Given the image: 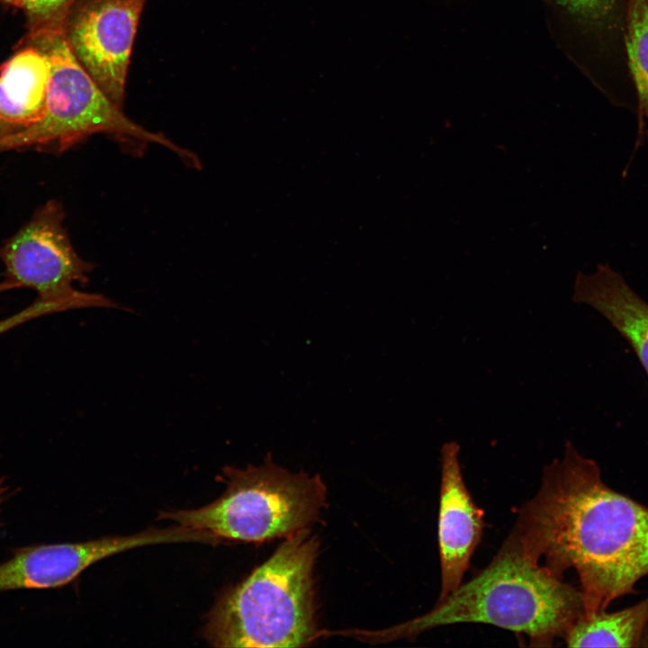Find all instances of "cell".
<instances>
[{
  "label": "cell",
  "mask_w": 648,
  "mask_h": 648,
  "mask_svg": "<svg viewBox=\"0 0 648 648\" xmlns=\"http://www.w3.org/2000/svg\"><path fill=\"white\" fill-rule=\"evenodd\" d=\"M208 540L205 532L176 525L163 529L148 528L130 536L27 547L0 564V590L59 587L73 580L91 564L129 549Z\"/></svg>",
  "instance_id": "cell-9"
},
{
  "label": "cell",
  "mask_w": 648,
  "mask_h": 648,
  "mask_svg": "<svg viewBox=\"0 0 648 648\" xmlns=\"http://www.w3.org/2000/svg\"><path fill=\"white\" fill-rule=\"evenodd\" d=\"M6 492H7V489L4 486H3V484L0 482V505L5 500Z\"/></svg>",
  "instance_id": "cell-19"
},
{
  "label": "cell",
  "mask_w": 648,
  "mask_h": 648,
  "mask_svg": "<svg viewBox=\"0 0 648 648\" xmlns=\"http://www.w3.org/2000/svg\"><path fill=\"white\" fill-rule=\"evenodd\" d=\"M0 2H4L5 4H10L15 5L17 7H21V5H22V0H0Z\"/></svg>",
  "instance_id": "cell-20"
},
{
  "label": "cell",
  "mask_w": 648,
  "mask_h": 648,
  "mask_svg": "<svg viewBox=\"0 0 648 648\" xmlns=\"http://www.w3.org/2000/svg\"><path fill=\"white\" fill-rule=\"evenodd\" d=\"M511 534L554 574L575 570L584 616L634 592L648 574V508L609 488L569 440L562 457L544 467Z\"/></svg>",
  "instance_id": "cell-1"
},
{
  "label": "cell",
  "mask_w": 648,
  "mask_h": 648,
  "mask_svg": "<svg viewBox=\"0 0 648 648\" xmlns=\"http://www.w3.org/2000/svg\"><path fill=\"white\" fill-rule=\"evenodd\" d=\"M146 0H77L64 34L104 94L122 108L130 55Z\"/></svg>",
  "instance_id": "cell-8"
},
{
  "label": "cell",
  "mask_w": 648,
  "mask_h": 648,
  "mask_svg": "<svg viewBox=\"0 0 648 648\" xmlns=\"http://www.w3.org/2000/svg\"><path fill=\"white\" fill-rule=\"evenodd\" d=\"M65 212L57 201L39 208L30 220L0 248L6 279L17 288L34 290L44 301H86L94 307L122 309L103 294L76 290L86 284L94 265L74 249L63 226Z\"/></svg>",
  "instance_id": "cell-6"
},
{
  "label": "cell",
  "mask_w": 648,
  "mask_h": 648,
  "mask_svg": "<svg viewBox=\"0 0 648 648\" xmlns=\"http://www.w3.org/2000/svg\"><path fill=\"white\" fill-rule=\"evenodd\" d=\"M75 301H44L37 298L32 304L0 320V335L32 320L61 311L77 310Z\"/></svg>",
  "instance_id": "cell-16"
},
{
  "label": "cell",
  "mask_w": 648,
  "mask_h": 648,
  "mask_svg": "<svg viewBox=\"0 0 648 648\" xmlns=\"http://www.w3.org/2000/svg\"><path fill=\"white\" fill-rule=\"evenodd\" d=\"M50 63L45 108L33 124L0 138V153L33 148L62 152L92 134L106 133L124 141L156 143L200 166L198 158L165 135L131 121L100 88L71 50L64 31L31 34Z\"/></svg>",
  "instance_id": "cell-5"
},
{
  "label": "cell",
  "mask_w": 648,
  "mask_h": 648,
  "mask_svg": "<svg viewBox=\"0 0 648 648\" xmlns=\"http://www.w3.org/2000/svg\"><path fill=\"white\" fill-rule=\"evenodd\" d=\"M585 615L580 590L550 572L511 533L489 565L428 613L382 631H364L368 642L392 641L444 626L483 623L549 646Z\"/></svg>",
  "instance_id": "cell-2"
},
{
  "label": "cell",
  "mask_w": 648,
  "mask_h": 648,
  "mask_svg": "<svg viewBox=\"0 0 648 648\" xmlns=\"http://www.w3.org/2000/svg\"><path fill=\"white\" fill-rule=\"evenodd\" d=\"M17 288L15 284L11 283L9 280L4 279L0 282V293L9 291L11 289Z\"/></svg>",
  "instance_id": "cell-18"
},
{
  "label": "cell",
  "mask_w": 648,
  "mask_h": 648,
  "mask_svg": "<svg viewBox=\"0 0 648 648\" xmlns=\"http://www.w3.org/2000/svg\"><path fill=\"white\" fill-rule=\"evenodd\" d=\"M562 47L573 64L613 104L635 109L626 50L627 0H547Z\"/></svg>",
  "instance_id": "cell-7"
},
{
  "label": "cell",
  "mask_w": 648,
  "mask_h": 648,
  "mask_svg": "<svg viewBox=\"0 0 648 648\" xmlns=\"http://www.w3.org/2000/svg\"><path fill=\"white\" fill-rule=\"evenodd\" d=\"M221 481L226 490L213 502L162 511L158 519L208 532L220 541L260 544L309 527L326 504L327 488L319 474L292 472L270 454L261 465L224 467Z\"/></svg>",
  "instance_id": "cell-4"
},
{
  "label": "cell",
  "mask_w": 648,
  "mask_h": 648,
  "mask_svg": "<svg viewBox=\"0 0 648 648\" xmlns=\"http://www.w3.org/2000/svg\"><path fill=\"white\" fill-rule=\"evenodd\" d=\"M50 77L47 54L37 47L17 52L0 69V122L17 130L43 114Z\"/></svg>",
  "instance_id": "cell-12"
},
{
  "label": "cell",
  "mask_w": 648,
  "mask_h": 648,
  "mask_svg": "<svg viewBox=\"0 0 648 648\" xmlns=\"http://www.w3.org/2000/svg\"><path fill=\"white\" fill-rule=\"evenodd\" d=\"M543 1H545V2H547V0H543Z\"/></svg>",
  "instance_id": "cell-21"
},
{
  "label": "cell",
  "mask_w": 648,
  "mask_h": 648,
  "mask_svg": "<svg viewBox=\"0 0 648 648\" xmlns=\"http://www.w3.org/2000/svg\"><path fill=\"white\" fill-rule=\"evenodd\" d=\"M563 640L569 647L648 646V597L616 612L583 616Z\"/></svg>",
  "instance_id": "cell-13"
},
{
  "label": "cell",
  "mask_w": 648,
  "mask_h": 648,
  "mask_svg": "<svg viewBox=\"0 0 648 648\" xmlns=\"http://www.w3.org/2000/svg\"><path fill=\"white\" fill-rule=\"evenodd\" d=\"M460 448L456 441H448L440 450L437 535L441 588L437 600L443 599L462 584L484 526V512L474 503L464 480L459 460Z\"/></svg>",
  "instance_id": "cell-10"
},
{
  "label": "cell",
  "mask_w": 648,
  "mask_h": 648,
  "mask_svg": "<svg viewBox=\"0 0 648 648\" xmlns=\"http://www.w3.org/2000/svg\"><path fill=\"white\" fill-rule=\"evenodd\" d=\"M320 542L310 528L285 538L247 578L225 590L202 636L215 647H302L317 628L314 567Z\"/></svg>",
  "instance_id": "cell-3"
},
{
  "label": "cell",
  "mask_w": 648,
  "mask_h": 648,
  "mask_svg": "<svg viewBox=\"0 0 648 648\" xmlns=\"http://www.w3.org/2000/svg\"><path fill=\"white\" fill-rule=\"evenodd\" d=\"M572 301L600 313L629 343L648 375V302L620 273L600 264L591 274H577Z\"/></svg>",
  "instance_id": "cell-11"
},
{
  "label": "cell",
  "mask_w": 648,
  "mask_h": 648,
  "mask_svg": "<svg viewBox=\"0 0 648 648\" xmlns=\"http://www.w3.org/2000/svg\"><path fill=\"white\" fill-rule=\"evenodd\" d=\"M15 131H17L15 128L0 122V138Z\"/></svg>",
  "instance_id": "cell-17"
},
{
  "label": "cell",
  "mask_w": 648,
  "mask_h": 648,
  "mask_svg": "<svg viewBox=\"0 0 648 648\" xmlns=\"http://www.w3.org/2000/svg\"><path fill=\"white\" fill-rule=\"evenodd\" d=\"M626 50L636 95V146L648 140V0H627Z\"/></svg>",
  "instance_id": "cell-14"
},
{
  "label": "cell",
  "mask_w": 648,
  "mask_h": 648,
  "mask_svg": "<svg viewBox=\"0 0 648 648\" xmlns=\"http://www.w3.org/2000/svg\"><path fill=\"white\" fill-rule=\"evenodd\" d=\"M77 0H22L21 8L33 25L32 33L64 31L67 18Z\"/></svg>",
  "instance_id": "cell-15"
}]
</instances>
